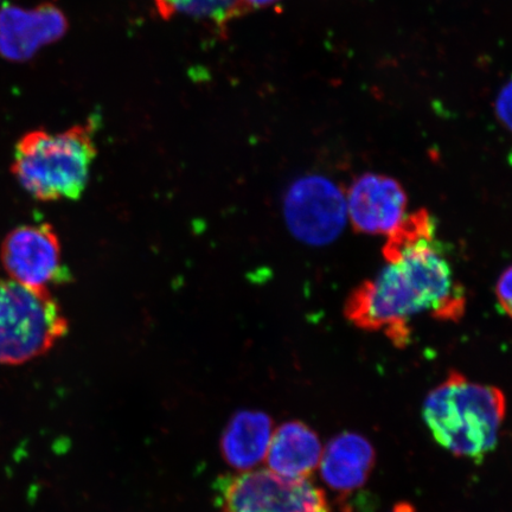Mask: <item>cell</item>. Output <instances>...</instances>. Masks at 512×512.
Instances as JSON below:
<instances>
[{"label":"cell","mask_w":512,"mask_h":512,"mask_svg":"<svg viewBox=\"0 0 512 512\" xmlns=\"http://www.w3.org/2000/svg\"><path fill=\"white\" fill-rule=\"evenodd\" d=\"M437 236V223L427 209H420L403 217L402 221L388 234L382 248L387 264L401 260L409 249L425 241H433Z\"/></svg>","instance_id":"obj_14"},{"label":"cell","mask_w":512,"mask_h":512,"mask_svg":"<svg viewBox=\"0 0 512 512\" xmlns=\"http://www.w3.org/2000/svg\"><path fill=\"white\" fill-rule=\"evenodd\" d=\"M496 297L502 310L512 319V266L499 277L496 284Z\"/></svg>","instance_id":"obj_15"},{"label":"cell","mask_w":512,"mask_h":512,"mask_svg":"<svg viewBox=\"0 0 512 512\" xmlns=\"http://www.w3.org/2000/svg\"><path fill=\"white\" fill-rule=\"evenodd\" d=\"M376 463V452L363 435L344 432L331 439L323 450L320 475L339 495L348 496L368 482Z\"/></svg>","instance_id":"obj_10"},{"label":"cell","mask_w":512,"mask_h":512,"mask_svg":"<svg viewBox=\"0 0 512 512\" xmlns=\"http://www.w3.org/2000/svg\"><path fill=\"white\" fill-rule=\"evenodd\" d=\"M67 31L68 19L55 4L32 9L6 5L0 9V55L10 61H28Z\"/></svg>","instance_id":"obj_9"},{"label":"cell","mask_w":512,"mask_h":512,"mask_svg":"<svg viewBox=\"0 0 512 512\" xmlns=\"http://www.w3.org/2000/svg\"><path fill=\"white\" fill-rule=\"evenodd\" d=\"M273 432L270 415L259 411L236 413L222 433L223 459L239 472L254 470L266 460Z\"/></svg>","instance_id":"obj_12"},{"label":"cell","mask_w":512,"mask_h":512,"mask_svg":"<svg viewBox=\"0 0 512 512\" xmlns=\"http://www.w3.org/2000/svg\"><path fill=\"white\" fill-rule=\"evenodd\" d=\"M465 309L464 287L434 240L409 249L400 261L354 288L344 315L358 329L383 331L402 349L411 342L409 320L414 316L430 313L443 322H458Z\"/></svg>","instance_id":"obj_1"},{"label":"cell","mask_w":512,"mask_h":512,"mask_svg":"<svg viewBox=\"0 0 512 512\" xmlns=\"http://www.w3.org/2000/svg\"><path fill=\"white\" fill-rule=\"evenodd\" d=\"M408 196L395 178L363 174L350 185L348 216L357 233L389 234L406 216Z\"/></svg>","instance_id":"obj_8"},{"label":"cell","mask_w":512,"mask_h":512,"mask_svg":"<svg viewBox=\"0 0 512 512\" xmlns=\"http://www.w3.org/2000/svg\"><path fill=\"white\" fill-rule=\"evenodd\" d=\"M507 413L501 389L471 382L458 371L431 390L422 418L437 443L453 456L482 460L495 450Z\"/></svg>","instance_id":"obj_2"},{"label":"cell","mask_w":512,"mask_h":512,"mask_svg":"<svg viewBox=\"0 0 512 512\" xmlns=\"http://www.w3.org/2000/svg\"><path fill=\"white\" fill-rule=\"evenodd\" d=\"M217 512H330L325 492L310 479H291L270 470L223 476L215 484Z\"/></svg>","instance_id":"obj_5"},{"label":"cell","mask_w":512,"mask_h":512,"mask_svg":"<svg viewBox=\"0 0 512 512\" xmlns=\"http://www.w3.org/2000/svg\"><path fill=\"white\" fill-rule=\"evenodd\" d=\"M158 15L168 21L176 16H187L209 21L220 30L234 19L241 18L238 0H153Z\"/></svg>","instance_id":"obj_13"},{"label":"cell","mask_w":512,"mask_h":512,"mask_svg":"<svg viewBox=\"0 0 512 512\" xmlns=\"http://www.w3.org/2000/svg\"><path fill=\"white\" fill-rule=\"evenodd\" d=\"M495 108L498 119L512 132V79L499 93Z\"/></svg>","instance_id":"obj_16"},{"label":"cell","mask_w":512,"mask_h":512,"mask_svg":"<svg viewBox=\"0 0 512 512\" xmlns=\"http://www.w3.org/2000/svg\"><path fill=\"white\" fill-rule=\"evenodd\" d=\"M0 260L16 283L31 288L68 284L73 279L63 264L59 235L49 223L24 224L5 236Z\"/></svg>","instance_id":"obj_7"},{"label":"cell","mask_w":512,"mask_h":512,"mask_svg":"<svg viewBox=\"0 0 512 512\" xmlns=\"http://www.w3.org/2000/svg\"><path fill=\"white\" fill-rule=\"evenodd\" d=\"M284 213L294 238L309 246H328L347 223V195L331 179L307 175L287 189Z\"/></svg>","instance_id":"obj_6"},{"label":"cell","mask_w":512,"mask_h":512,"mask_svg":"<svg viewBox=\"0 0 512 512\" xmlns=\"http://www.w3.org/2000/svg\"><path fill=\"white\" fill-rule=\"evenodd\" d=\"M392 512H416L413 504L408 502H400L394 505Z\"/></svg>","instance_id":"obj_18"},{"label":"cell","mask_w":512,"mask_h":512,"mask_svg":"<svg viewBox=\"0 0 512 512\" xmlns=\"http://www.w3.org/2000/svg\"><path fill=\"white\" fill-rule=\"evenodd\" d=\"M278 2H280V0H238V5L243 17L248 15L249 12L270 8V6Z\"/></svg>","instance_id":"obj_17"},{"label":"cell","mask_w":512,"mask_h":512,"mask_svg":"<svg viewBox=\"0 0 512 512\" xmlns=\"http://www.w3.org/2000/svg\"><path fill=\"white\" fill-rule=\"evenodd\" d=\"M343 512H351V509L350 508H344Z\"/></svg>","instance_id":"obj_19"},{"label":"cell","mask_w":512,"mask_h":512,"mask_svg":"<svg viewBox=\"0 0 512 512\" xmlns=\"http://www.w3.org/2000/svg\"><path fill=\"white\" fill-rule=\"evenodd\" d=\"M318 434L302 421H287L273 432L268 470L291 479H310L323 456Z\"/></svg>","instance_id":"obj_11"},{"label":"cell","mask_w":512,"mask_h":512,"mask_svg":"<svg viewBox=\"0 0 512 512\" xmlns=\"http://www.w3.org/2000/svg\"><path fill=\"white\" fill-rule=\"evenodd\" d=\"M68 330V319L47 288L0 280V366L47 354Z\"/></svg>","instance_id":"obj_4"},{"label":"cell","mask_w":512,"mask_h":512,"mask_svg":"<svg viewBox=\"0 0 512 512\" xmlns=\"http://www.w3.org/2000/svg\"><path fill=\"white\" fill-rule=\"evenodd\" d=\"M95 121L59 133L32 131L16 145L12 174L41 202L76 201L87 188L96 153Z\"/></svg>","instance_id":"obj_3"}]
</instances>
